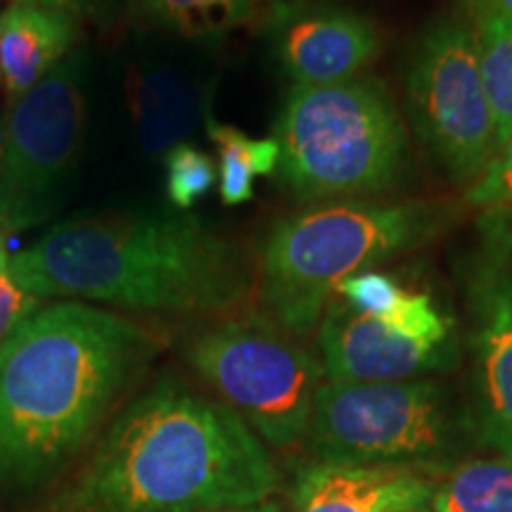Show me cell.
<instances>
[{"label": "cell", "mask_w": 512, "mask_h": 512, "mask_svg": "<svg viewBox=\"0 0 512 512\" xmlns=\"http://www.w3.org/2000/svg\"><path fill=\"white\" fill-rule=\"evenodd\" d=\"M273 48L292 86H335L361 76L382 53L373 19L347 8L283 5L273 17Z\"/></svg>", "instance_id": "cell-12"}, {"label": "cell", "mask_w": 512, "mask_h": 512, "mask_svg": "<svg viewBox=\"0 0 512 512\" xmlns=\"http://www.w3.org/2000/svg\"><path fill=\"white\" fill-rule=\"evenodd\" d=\"M17 3H29L38 5V8L62 12V15L72 17L76 22L79 17H88L93 15V12H98L102 5H107L110 0H17Z\"/></svg>", "instance_id": "cell-24"}, {"label": "cell", "mask_w": 512, "mask_h": 512, "mask_svg": "<svg viewBox=\"0 0 512 512\" xmlns=\"http://www.w3.org/2000/svg\"><path fill=\"white\" fill-rule=\"evenodd\" d=\"M482 79L496 121V150L512 131V17L472 24Z\"/></svg>", "instance_id": "cell-19"}, {"label": "cell", "mask_w": 512, "mask_h": 512, "mask_svg": "<svg viewBox=\"0 0 512 512\" xmlns=\"http://www.w3.org/2000/svg\"><path fill=\"white\" fill-rule=\"evenodd\" d=\"M306 448L313 460L413 467L432 477L463 463L472 444L470 411L444 382L320 384Z\"/></svg>", "instance_id": "cell-6"}, {"label": "cell", "mask_w": 512, "mask_h": 512, "mask_svg": "<svg viewBox=\"0 0 512 512\" xmlns=\"http://www.w3.org/2000/svg\"><path fill=\"white\" fill-rule=\"evenodd\" d=\"M403 294H406V287L394 275L375 271V268L351 275V278L342 280L335 290V297L347 302L354 311L368 313V316L389 313L401 302Z\"/></svg>", "instance_id": "cell-22"}, {"label": "cell", "mask_w": 512, "mask_h": 512, "mask_svg": "<svg viewBox=\"0 0 512 512\" xmlns=\"http://www.w3.org/2000/svg\"><path fill=\"white\" fill-rule=\"evenodd\" d=\"M8 259H10V254H8V249H5V238L0 235V268H8Z\"/></svg>", "instance_id": "cell-27"}, {"label": "cell", "mask_w": 512, "mask_h": 512, "mask_svg": "<svg viewBox=\"0 0 512 512\" xmlns=\"http://www.w3.org/2000/svg\"><path fill=\"white\" fill-rule=\"evenodd\" d=\"M207 133L219 150V195L228 207L254 197V178L278 171L280 145L275 138H249L235 126L209 119Z\"/></svg>", "instance_id": "cell-18"}, {"label": "cell", "mask_w": 512, "mask_h": 512, "mask_svg": "<svg viewBox=\"0 0 512 512\" xmlns=\"http://www.w3.org/2000/svg\"><path fill=\"white\" fill-rule=\"evenodd\" d=\"M219 512H287L285 505L275 498H268V501H261L256 505H247V508H235V510H219Z\"/></svg>", "instance_id": "cell-26"}, {"label": "cell", "mask_w": 512, "mask_h": 512, "mask_svg": "<svg viewBox=\"0 0 512 512\" xmlns=\"http://www.w3.org/2000/svg\"><path fill=\"white\" fill-rule=\"evenodd\" d=\"M126 95L140 145L152 157L169 155L207 117V93L200 81L171 67L131 72Z\"/></svg>", "instance_id": "cell-14"}, {"label": "cell", "mask_w": 512, "mask_h": 512, "mask_svg": "<svg viewBox=\"0 0 512 512\" xmlns=\"http://www.w3.org/2000/svg\"><path fill=\"white\" fill-rule=\"evenodd\" d=\"M278 486L266 444L233 408L164 375L121 408L43 512H219Z\"/></svg>", "instance_id": "cell-1"}, {"label": "cell", "mask_w": 512, "mask_h": 512, "mask_svg": "<svg viewBox=\"0 0 512 512\" xmlns=\"http://www.w3.org/2000/svg\"><path fill=\"white\" fill-rule=\"evenodd\" d=\"M465 202L475 209L482 254L512 264V131L477 183L465 190Z\"/></svg>", "instance_id": "cell-17"}, {"label": "cell", "mask_w": 512, "mask_h": 512, "mask_svg": "<svg viewBox=\"0 0 512 512\" xmlns=\"http://www.w3.org/2000/svg\"><path fill=\"white\" fill-rule=\"evenodd\" d=\"M185 361L264 444L287 451L306 439L323 366L268 313L207 325L188 342Z\"/></svg>", "instance_id": "cell-7"}, {"label": "cell", "mask_w": 512, "mask_h": 512, "mask_svg": "<svg viewBox=\"0 0 512 512\" xmlns=\"http://www.w3.org/2000/svg\"><path fill=\"white\" fill-rule=\"evenodd\" d=\"M273 138L278 181L302 202L384 195L399 188L411 162L394 95L370 74L335 86H292Z\"/></svg>", "instance_id": "cell-5"}, {"label": "cell", "mask_w": 512, "mask_h": 512, "mask_svg": "<svg viewBox=\"0 0 512 512\" xmlns=\"http://www.w3.org/2000/svg\"><path fill=\"white\" fill-rule=\"evenodd\" d=\"M460 12L472 24L482 19L512 17V0H460Z\"/></svg>", "instance_id": "cell-25"}, {"label": "cell", "mask_w": 512, "mask_h": 512, "mask_svg": "<svg viewBox=\"0 0 512 512\" xmlns=\"http://www.w3.org/2000/svg\"><path fill=\"white\" fill-rule=\"evenodd\" d=\"M470 344V420L479 444L512 458V271L479 259L467 275Z\"/></svg>", "instance_id": "cell-11"}, {"label": "cell", "mask_w": 512, "mask_h": 512, "mask_svg": "<svg viewBox=\"0 0 512 512\" xmlns=\"http://www.w3.org/2000/svg\"><path fill=\"white\" fill-rule=\"evenodd\" d=\"M159 349L155 335L83 302L41 306L0 347V491L53 482L102 430Z\"/></svg>", "instance_id": "cell-2"}, {"label": "cell", "mask_w": 512, "mask_h": 512, "mask_svg": "<svg viewBox=\"0 0 512 512\" xmlns=\"http://www.w3.org/2000/svg\"><path fill=\"white\" fill-rule=\"evenodd\" d=\"M145 8L171 31L188 38H211L247 24L259 0H145Z\"/></svg>", "instance_id": "cell-20"}, {"label": "cell", "mask_w": 512, "mask_h": 512, "mask_svg": "<svg viewBox=\"0 0 512 512\" xmlns=\"http://www.w3.org/2000/svg\"><path fill=\"white\" fill-rule=\"evenodd\" d=\"M0 81H3V72H0Z\"/></svg>", "instance_id": "cell-28"}, {"label": "cell", "mask_w": 512, "mask_h": 512, "mask_svg": "<svg viewBox=\"0 0 512 512\" xmlns=\"http://www.w3.org/2000/svg\"><path fill=\"white\" fill-rule=\"evenodd\" d=\"M38 309L41 299L24 290L8 268H0V347Z\"/></svg>", "instance_id": "cell-23"}, {"label": "cell", "mask_w": 512, "mask_h": 512, "mask_svg": "<svg viewBox=\"0 0 512 512\" xmlns=\"http://www.w3.org/2000/svg\"><path fill=\"white\" fill-rule=\"evenodd\" d=\"M24 290L140 313H216L252 290L233 242L185 211H105L50 228L12 254Z\"/></svg>", "instance_id": "cell-3"}, {"label": "cell", "mask_w": 512, "mask_h": 512, "mask_svg": "<svg viewBox=\"0 0 512 512\" xmlns=\"http://www.w3.org/2000/svg\"><path fill=\"white\" fill-rule=\"evenodd\" d=\"M437 479L413 467L311 460L294 477L287 512H432Z\"/></svg>", "instance_id": "cell-13"}, {"label": "cell", "mask_w": 512, "mask_h": 512, "mask_svg": "<svg viewBox=\"0 0 512 512\" xmlns=\"http://www.w3.org/2000/svg\"><path fill=\"white\" fill-rule=\"evenodd\" d=\"M216 171L214 159L195 145L181 143L166 155V195L178 211H188L214 188Z\"/></svg>", "instance_id": "cell-21"}, {"label": "cell", "mask_w": 512, "mask_h": 512, "mask_svg": "<svg viewBox=\"0 0 512 512\" xmlns=\"http://www.w3.org/2000/svg\"><path fill=\"white\" fill-rule=\"evenodd\" d=\"M72 43V17L15 0L0 15V72L10 102H17L60 67Z\"/></svg>", "instance_id": "cell-15"}, {"label": "cell", "mask_w": 512, "mask_h": 512, "mask_svg": "<svg viewBox=\"0 0 512 512\" xmlns=\"http://www.w3.org/2000/svg\"><path fill=\"white\" fill-rule=\"evenodd\" d=\"M453 214L430 200H347L285 216L266 235L259 256L268 316L297 339L313 335L342 280L430 245Z\"/></svg>", "instance_id": "cell-4"}, {"label": "cell", "mask_w": 512, "mask_h": 512, "mask_svg": "<svg viewBox=\"0 0 512 512\" xmlns=\"http://www.w3.org/2000/svg\"><path fill=\"white\" fill-rule=\"evenodd\" d=\"M413 131L460 188H470L496 155V121L479 69L475 27L463 12L425 29L406 74Z\"/></svg>", "instance_id": "cell-8"}, {"label": "cell", "mask_w": 512, "mask_h": 512, "mask_svg": "<svg viewBox=\"0 0 512 512\" xmlns=\"http://www.w3.org/2000/svg\"><path fill=\"white\" fill-rule=\"evenodd\" d=\"M320 366L332 382H401L451 370L460 358L458 323L432 292L408 290L384 316L332 297L318 323Z\"/></svg>", "instance_id": "cell-10"}, {"label": "cell", "mask_w": 512, "mask_h": 512, "mask_svg": "<svg viewBox=\"0 0 512 512\" xmlns=\"http://www.w3.org/2000/svg\"><path fill=\"white\" fill-rule=\"evenodd\" d=\"M86 131V64L69 55L12 102L0 140V228L27 230L55 214Z\"/></svg>", "instance_id": "cell-9"}, {"label": "cell", "mask_w": 512, "mask_h": 512, "mask_svg": "<svg viewBox=\"0 0 512 512\" xmlns=\"http://www.w3.org/2000/svg\"><path fill=\"white\" fill-rule=\"evenodd\" d=\"M432 512H512V458H465L437 479Z\"/></svg>", "instance_id": "cell-16"}]
</instances>
